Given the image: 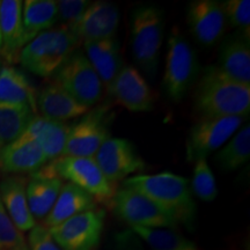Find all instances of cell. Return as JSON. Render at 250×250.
<instances>
[{
  "mask_svg": "<svg viewBox=\"0 0 250 250\" xmlns=\"http://www.w3.org/2000/svg\"><path fill=\"white\" fill-rule=\"evenodd\" d=\"M193 107L201 117H247L250 111V86L236 83L217 65H211L196 81Z\"/></svg>",
  "mask_w": 250,
  "mask_h": 250,
  "instance_id": "1",
  "label": "cell"
},
{
  "mask_svg": "<svg viewBox=\"0 0 250 250\" xmlns=\"http://www.w3.org/2000/svg\"><path fill=\"white\" fill-rule=\"evenodd\" d=\"M123 187L147 196L169 212L179 225L192 226L196 218V203L186 177L169 171L153 175L140 174L124 180Z\"/></svg>",
  "mask_w": 250,
  "mask_h": 250,
  "instance_id": "2",
  "label": "cell"
},
{
  "mask_svg": "<svg viewBox=\"0 0 250 250\" xmlns=\"http://www.w3.org/2000/svg\"><path fill=\"white\" fill-rule=\"evenodd\" d=\"M79 40L66 26L43 31L21 49L19 61L31 73L49 78L57 72L79 45Z\"/></svg>",
  "mask_w": 250,
  "mask_h": 250,
  "instance_id": "3",
  "label": "cell"
},
{
  "mask_svg": "<svg viewBox=\"0 0 250 250\" xmlns=\"http://www.w3.org/2000/svg\"><path fill=\"white\" fill-rule=\"evenodd\" d=\"M134 62L149 78L156 76L165 31V17L155 5H140L130 19Z\"/></svg>",
  "mask_w": 250,
  "mask_h": 250,
  "instance_id": "4",
  "label": "cell"
},
{
  "mask_svg": "<svg viewBox=\"0 0 250 250\" xmlns=\"http://www.w3.org/2000/svg\"><path fill=\"white\" fill-rule=\"evenodd\" d=\"M199 74L196 51L179 28L170 31L166 56L164 88L171 101L180 102L195 85Z\"/></svg>",
  "mask_w": 250,
  "mask_h": 250,
  "instance_id": "5",
  "label": "cell"
},
{
  "mask_svg": "<svg viewBox=\"0 0 250 250\" xmlns=\"http://www.w3.org/2000/svg\"><path fill=\"white\" fill-rule=\"evenodd\" d=\"M48 164L59 179L80 188L98 204L110 205L116 193V184L103 175L94 156H61Z\"/></svg>",
  "mask_w": 250,
  "mask_h": 250,
  "instance_id": "6",
  "label": "cell"
},
{
  "mask_svg": "<svg viewBox=\"0 0 250 250\" xmlns=\"http://www.w3.org/2000/svg\"><path fill=\"white\" fill-rule=\"evenodd\" d=\"M114 213L129 227L176 228L179 223L169 212L137 190L122 187L110 203Z\"/></svg>",
  "mask_w": 250,
  "mask_h": 250,
  "instance_id": "7",
  "label": "cell"
},
{
  "mask_svg": "<svg viewBox=\"0 0 250 250\" xmlns=\"http://www.w3.org/2000/svg\"><path fill=\"white\" fill-rule=\"evenodd\" d=\"M56 83L80 104L90 108L102 98L103 85L83 51L76 50L52 76Z\"/></svg>",
  "mask_w": 250,
  "mask_h": 250,
  "instance_id": "8",
  "label": "cell"
},
{
  "mask_svg": "<svg viewBox=\"0 0 250 250\" xmlns=\"http://www.w3.org/2000/svg\"><path fill=\"white\" fill-rule=\"evenodd\" d=\"M246 117H201L192 125L187 139V159L195 162L221 148L240 129Z\"/></svg>",
  "mask_w": 250,
  "mask_h": 250,
  "instance_id": "9",
  "label": "cell"
},
{
  "mask_svg": "<svg viewBox=\"0 0 250 250\" xmlns=\"http://www.w3.org/2000/svg\"><path fill=\"white\" fill-rule=\"evenodd\" d=\"M105 211L95 208L48 228L62 250H98L104 228Z\"/></svg>",
  "mask_w": 250,
  "mask_h": 250,
  "instance_id": "10",
  "label": "cell"
},
{
  "mask_svg": "<svg viewBox=\"0 0 250 250\" xmlns=\"http://www.w3.org/2000/svg\"><path fill=\"white\" fill-rule=\"evenodd\" d=\"M107 109H95L81 116L78 123L71 125L62 156L93 158L110 136Z\"/></svg>",
  "mask_w": 250,
  "mask_h": 250,
  "instance_id": "11",
  "label": "cell"
},
{
  "mask_svg": "<svg viewBox=\"0 0 250 250\" xmlns=\"http://www.w3.org/2000/svg\"><path fill=\"white\" fill-rule=\"evenodd\" d=\"M94 159L103 175L114 184L145 169V161L136 146L124 138H109L99 148Z\"/></svg>",
  "mask_w": 250,
  "mask_h": 250,
  "instance_id": "12",
  "label": "cell"
},
{
  "mask_svg": "<svg viewBox=\"0 0 250 250\" xmlns=\"http://www.w3.org/2000/svg\"><path fill=\"white\" fill-rule=\"evenodd\" d=\"M187 19L192 36L203 46H213L224 36L227 27L224 2L195 0L188 5Z\"/></svg>",
  "mask_w": 250,
  "mask_h": 250,
  "instance_id": "13",
  "label": "cell"
},
{
  "mask_svg": "<svg viewBox=\"0 0 250 250\" xmlns=\"http://www.w3.org/2000/svg\"><path fill=\"white\" fill-rule=\"evenodd\" d=\"M107 90L118 105L131 112L151 111L154 108V92L132 65H124Z\"/></svg>",
  "mask_w": 250,
  "mask_h": 250,
  "instance_id": "14",
  "label": "cell"
},
{
  "mask_svg": "<svg viewBox=\"0 0 250 250\" xmlns=\"http://www.w3.org/2000/svg\"><path fill=\"white\" fill-rule=\"evenodd\" d=\"M120 24V9L114 2L92 1L83 17L70 29L79 42H94L116 37Z\"/></svg>",
  "mask_w": 250,
  "mask_h": 250,
  "instance_id": "15",
  "label": "cell"
},
{
  "mask_svg": "<svg viewBox=\"0 0 250 250\" xmlns=\"http://www.w3.org/2000/svg\"><path fill=\"white\" fill-rule=\"evenodd\" d=\"M62 186L64 181L52 173L49 164L31 174V179L27 182L26 195L29 211L35 221L44 220L54 208Z\"/></svg>",
  "mask_w": 250,
  "mask_h": 250,
  "instance_id": "16",
  "label": "cell"
},
{
  "mask_svg": "<svg viewBox=\"0 0 250 250\" xmlns=\"http://www.w3.org/2000/svg\"><path fill=\"white\" fill-rule=\"evenodd\" d=\"M48 164V159L35 140L19 137L0 148V171L5 174L35 173Z\"/></svg>",
  "mask_w": 250,
  "mask_h": 250,
  "instance_id": "17",
  "label": "cell"
},
{
  "mask_svg": "<svg viewBox=\"0 0 250 250\" xmlns=\"http://www.w3.org/2000/svg\"><path fill=\"white\" fill-rule=\"evenodd\" d=\"M35 105L42 117L65 123L68 120L83 116L88 111V108L76 101L55 81L45 85L36 94Z\"/></svg>",
  "mask_w": 250,
  "mask_h": 250,
  "instance_id": "18",
  "label": "cell"
},
{
  "mask_svg": "<svg viewBox=\"0 0 250 250\" xmlns=\"http://www.w3.org/2000/svg\"><path fill=\"white\" fill-rule=\"evenodd\" d=\"M217 66L232 80L250 86V41L237 33L225 37Z\"/></svg>",
  "mask_w": 250,
  "mask_h": 250,
  "instance_id": "19",
  "label": "cell"
},
{
  "mask_svg": "<svg viewBox=\"0 0 250 250\" xmlns=\"http://www.w3.org/2000/svg\"><path fill=\"white\" fill-rule=\"evenodd\" d=\"M83 54L98 73L103 88L108 89L125 65L118 40L112 37L103 41L83 42Z\"/></svg>",
  "mask_w": 250,
  "mask_h": 250,
  "instance_id": "20",
  "label": "cell"
},
{
  "mask_svg": "<svg viewBox=\"0 0 250 250\" xmlns=\"http://www.w3.org/2000/svg\"><path fill=\"white\" fill-rule=\"evenodd\" d=\"M70 126L71 125L65 122L48 120L35 115L22 136L35 140L42 148L48 161H52L62 156Z\"/></svg>",
  "mask_w": 250,
  "mask_h": 250,
  "instance_id": "21",
  "label": "cell"
},
{
  "mask_svg": "<svg viewBox=\"0 0 250 250\" xmlns=\"http://www.w3.org/2000/svg\"><path fill=\"white\" fill-rule=\"evenodd\" d=\"M27 180L21 176H7L0 182V201L6 213L21 232H29L36 225L26 195Z\"/></svg>",
  "mask_w": 250,
  "mask_h": 250,
  "instance_id": "22",
  "label": "cell"
},
{
  "mask_svg": "<svg viewBox=\"0 0 250 250\" xmlns=\"http://www.w3.org/2000/svg\"><path fill=\"white\" fill-rule=\"evenodd\" d=\"M22 5L23 2L20 0L0 1V52L9 62L19 59L21 49L24 46Z\"/></svg>",
  "mask_w": 250,
  "mask_h": 250,
  "instance_id": "23",
  "label": "cell"
},
{
  "mask_svg": "<svg viewBox=\"0 0 250 250\" xmlns=\"http://www.w3.org/2000/svg\"><path fill=\"white\" fill-rule=\"evenodd\" d=\"M98 208L92 196L72 183H64L54 208L43 220V226L51 228L83 212Z\"/></svg>",
  "mask_w": 250,
  "mask_h": 250,
  "instance_id": "24",
  "label": "cell"
},
{
  "mask_svg": "<svg viewBox=\"0 0 250 250\" xmlns=\"http://www.w3.org/2000/svg\"><path fill=\"white\" fill-rule=\"evenodd\" d=\"M57 22V1L55 0H27L22 5L24 45Z\"/></svg>",
  "mask_w": 250,
  "mask_h": 250,
  "instance_id": "25",
  "label": "cell"
},
{
  "mask_svg": "<svg viewBox=\"0 0 250 250\" xmlns=\"http://www.w3.org/2000/svg\"><path fill=\"white\" fill-rule=\"evenodd\" d=\"M36 94L27 77L13 66L0 68V102L26 104L36 111Z\"/></svg>",
  "mask_w": 250,
  "mask_h": 250,
  "instance_id": "26",
  "label": "cell"
},
{
  "mask_svg": "<svg viewBox=\"0 0 250 250\" xmlns=\"http://www.w3.org/2000/svg\"><path fill=\"white\" fill-rule=\"evenodd\" d=\"M35 112L29 105L0 102V144L5 146L22 136Z\"/></svg>",
  "mask_w": 250,
  "mask_h": 250,
  "instance_id": "27",
  "label": "cell"
},
{
  "mask_svg": "<svg viewBox=\"0 0 250 250\" xmlns=\"http://www.w3.org/2000/svg\"><path fill=\"white\" fill-rule=\"evenodd\" d=\"M250 158V126L245 125L234 134L226 146H224L214 156L215 165L224 173L239 169L249 161Z\"/></svg>",
  "mask_w": 250,
  "mask_h": 250,
  "instance_id": "28",
  "label": "cell"
},
{
  "mask_svg": "<svg viewBox=\"0 0 250 250\" xmlns=\"http://www.w3.org/2000/svg\"><path fill=\"white\" fill-rule=\"evenodd\" d=\"M151 250H201L176 228L130 227Z\"/></svg>",
  "mask_w": 250,
  "mask_h": 250,
  "instance_id": "29",
  "label": "cell"
},
{
  "mask_svg": "<svg viewBox=\"0 0 250 250\" xmlns=\"http://www.w3.org/2000/svg\"><path fill=\"white\" fill-rule=\"evenodd\" d=\"M193 175L191 180V192L203 202H213L219 195L217 182L211 167L206 159H198L193 162Z\"/></svg>",
  "mask_w": 250,
  "mask_h": 250,
  "instance_id": "30",
  "label": "cell"
},
{
  "mask_svg": "<svg viewBox=\"0 0 250 250\" xmlns=\"http://www.w3.org/2000/svg\"><path fill=\"white\" fill-rule=\"evenodd\" d=\"M227 23L235 28L237 34L250 41V1L249 0H228L224 1Z\"/></svg>",
  "mask_w": 250,
  "mask_h": 250,
  "instance_id": "31",
  "label": "cell"
},
{
  "mask_svg": "<svg viewBox=\"0 0 250 250\" xmlns=\"http://www.w3.org/2000/svg\"><path fill=\"white\" fill-rule=\"evenodd\" d=\"M0 250H29L23 233L13 224L0 201Z\"/></svg>",
  "mask_w": 250,
  "mask_h": 250,
  "instance_id": "32",
  "label": "cell"
},
{
  "mask_svg": "<svg viewBox=\"0 0 250 250\" xmlns=\"http://www.w3.org/2000/svg\"><path fill=\"white\" fill-rule=\"evenodd\" d=\"M88 0H61L57 1V22L61 26L71 28L83 17L86 9L89 7Z\"/></svg>",
  "mask_w": 250,
  "mask_h": 250,
  "instance_id": "33",
  "label": "cell"
},
{
  "mask_svg": "<svg viewBox=\"0 0 250 250\" xmlns=\"http://www.w3.org/2000/svg\"><path fill=\"white\" fill-rule=\"evenodd\" d=\"M27 242L29 250H62L52 239L48 228L40 224H36L29 230Z\"/></svg>",
  "mask_w": 250,
  "mask_h": 250,
  "instance_id": "34",
  "label": "cell"
},
{
  "mask_svg": "<svg viewBox=\"0 0 250 250\" xmlns=\"http://www.w3.org/2000/svg\"><path fill=\"white\" fill-rule=\"evenodd\" d=\"M109 250H145V247L142 239L129 227L112 235Z\"/></svg>",
  "mask_w": 250,
  "mask_h": 250,
  "instance_id": "35",
  "label": "cell"
},
{
  "mask_svg": "<svg viewBox=\"0 0 250 250\" xmlns=\"http://www.w3.org/2000/svg\"><path fill=\"white\" fill-rule=\"evenodd\" d=\"M0 51H1V36H0Z\"/></svg>",
  "mask_w": 250,
  "mask_h": 250,
  "instance_id": "36",
  "label": "cell"
},
{
  "mask_svg": "<svg viewBox=\"0 0 250 250\" xmlns=\"http://www.w3.org/2000/svg\"><path fill=\"white\" fill-rule=\"evenodd\" d=\"M0 68H1V61H0Z\"/></svg>",
  "mask_w": 250,
  "mask_h": 250,
  "instance_id": "37",
  "label": "cell"
},
{
  "mask_svg": "<svg viewBox=\"0 0 250 250\" xmlns=\"http://www.w3.org/2000/svg\"><path fill=\"white\" fill-rule=\"evenodd\" d=\"M2 147V145H1V144H0V148H1Z\"/></svg>",
  "mask_w": 250,
  "mask_h": 250,
  "instance_id": "38",
  "label": "cell"
}]
</instances>
